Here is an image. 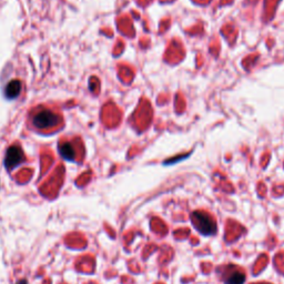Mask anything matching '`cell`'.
<instances>
[{
    "label": "cell",
    "mask_w": 284,
    "mask_h": 284,
    "mask_svg": "<svg viewBox=\"0 0 284 284\" xmlns=\"http://www.w3.org/2000/svg\"><path fill=\"white\" fill-rule=\"evenodd\" d=\"M215 273L223 284H244L246 280L245 271L237 264L220 265Z\"/></svg>",
    "instance_id": "obj_2"
},
{
    "label": "cell",
    "mask_w": 284,
    "mask_h": 284,
    "mask_svg": "<svg viewBox=\"0 0 284 284\" xmlns=\"http://www.w3.org/2000/svg\"><path fill=\"white\" fill-rule=\"evenodd\" d=\"M25 153H23L22 148L19 144H14V146H10L7 151H6L4 165L6 170L8 172H11L16 169L18 166H20L21 163L25 161Z\"/></svg>",
    "instance_id": "obj_4"
},
{
    "label": "cell",
    "mask_w": 284,
    "mask_h": 284,
    "mask_svg": "<svg viewBox=\"0 0 284 284\" xmlns=\"http://www.w3.org/2000/svg\"><path fill=\"white\" fill-rule=\"evenodd\" d=\"M59 154L66 161L74 162L76 160V150L70 142H64L59 146Z\"/></svg>",
    "instance_id": "obj_6"
},
{
    "label": "cell",
    "mask_w": 284,
    "mask_h": 284,
    "mask_svg": "<svg viewBox=\"0 0 284 284\" xmlns=\"http://www.w3.org/2000/svg\"><path fill=\"white\" fill-rule=\"evenodd\" d=\"M22 90V82L18 79H14L7 83V86L5 88V98L7 100H16L18 97L20 96Z\"/></svg>",
    "instance_id": "obj_5"
},
{
    "label": "cell",
    "mask_w": 284,
    "mask_h": 284,
    "mask_svg": "<svg viewBox=\"0 0 284 284\" xmlns=\"http://www.w3.org/2000/svg\"><path fill=\"white\" fill-rule=\"evenodd\" d=\"M193 228L203 237H213L216 233L217 226L213 215L205 210H196L190 214Z\"/></svg>",
    "instance_id": "obj_1"
},
{
    "label": "cell",
    "mask_w": 284,
    "mask_h": 284,
    "mask_svg": "<svg viewBox=\"0 0 284 284\" xmlns=\"http://www.w3.org/2000/svg\"><path fill=\"white\" fill-rule=\"evenodd\" d=\"M60 122V117L57 113L49 110V109H44L37 112L33 118V124L37 129L47 130L53 128Z\"/></svg>",
    "instance_id": "obj_3"
},
{
    "label": "cell",
    "mask_w": 284,
    "mask_h": 284,
    "mask_svg": "<svg viewBox=\"0 0 284 284\" xmlns=\"http://www.w3.org/2000/svg\"><path fill=\"white\" fill-rule=\"evenodd\" d=\"M250 284H273V283H270V282H255V283H250Z\"/></svg>",
    "instance_id": "obj_8"
},
{
    "label": "cell",
    "mask_w": 284,
    "mask_h": 284,
    "mask_svg": "<svg viewBox=\"0 0 284 284\" xmlns=\"http://www.w3.org/2000/svg\"><path fill=\"white\" fill-rule=\"evenodd\" d=\"M16 284H28V282H27V280H20V281H18Z\"/></svg>",
    "instance_id": "obj_7"
}]
</instances>
